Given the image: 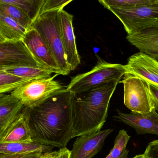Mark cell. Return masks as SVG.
Wrapping results in <instances>:
<instances>
[{
	"label": "cell",
	"instance_id": "ac0fdd59",
	"mask_svg": "<svg viewBox=\"0 0 158 158\" xmlns=\"http://www.w3.org/2000/svg\"><path fill=\"white\" fill-rule=\"evenodd\" d=\"M27 30L13 19L0 13V41H21Z\"/></svg>",
	"mask_w": 158,
	"mask_h": 158
},
{
	"label": "cell",
	"instance_id": "7a4b0ae2",
	"mask_svg": "<svg viewBox=\"0 0 158 158\" xmlns=\"http://www.w3.org/2000/svg\"><path fill=\"white\" fill-rule=\"evenodd\" d=\"M118 80H113L80 94L72 101L73 138L101 131L108 116L110 99Z\"/></svg>",
	"mask_w": 158,
	"mask_h": 158
},
{
	"label": "cell",
	"instance_id": "7402d4cb",
	"mask_svg": "<svg viewBox=\"0 0 158 158\" xmlns=\"http://www.w3.org/2000/svg\"><path fill=\"white\" fill-rule=\"evenodd\" d=\"M31 79H25L0 70V94L11 92L20 85Z\"/></svg>",
	"mask_w": 158,
	"mask_h": 158
},
{
	"label": "cell",
	"instance_id": "ffe728a7",
	"mask_svg": "<svg viewBox=\"0 0 158 158\" xmlns=\"http://www.w3.org/2000/svg\"><path fill=\"white\" fill-rule=\"evenodd\" d=\"M5 2L20 9L33 23L40 15L44 0H11Z\"/></svg>",
	"mask_w": 158,
	"mask_h": 158
},
{
	"label": "cell",
	"instance_id": "277c9868",
	"mask_svg": "<svg viewBox=\"0 0 158 158\" xmlns=\"http://www.w3.org/2000/svg\"><path fill=\"white\" fill-rule=\"evenodd\" d=\"M126 73L125 65L99 59L91 70L73 77L66 89L75 94L81 93L112 81L120 82Z\"/></svg>",
	"mask_w": 158,
	"mask_h": 158
},
{
	"label": "cell",
	"instance_id": "4316f807",
	"mask_svg": "<svg viewBox=\"0 0 158 158\" xmlns=\"http://www.w3.org/2000/svg\"><path fill=\"white\" fill-rule=\"evenodd\" d=\"M51 158H71V152L66 147L54 151Z\"/></svg>",
	"mask_w": 158,
	"mask_h": 158
},
{
	"label": "cell",
	"instance_id": "f546056e",
	"mask_svg": "<svg viewBox=\"0 0 158 158\" xmlns=\"http://www.w3.org/2000/svg\"><path fill=\"white\" fill-rule=\"evenodd\" d=\"M24 155H9L0 154V158H19Z\"/></svg>",
	"mask_w": 158,
	"mask_h": 158
},
{
	"label": "cell",
	"instance_id": "d6a6232c",
	"mask_svg": "<svg viewBox=\"0 0 158 158\" xmlns=\"http://www.w3.org/2000/svg\"><path fill=\"white\" fill-rule=\"evenodd\" d=\"M112 158L109 155H108L106 157V158Z\"/></svg>",
	"mask_w": 158,
	"mask_h": 158
},
{
	"label": "cell",
	"instance_id": "5bb4252c",
	"mask_svg": "<svg viewBox=\"0 0 158 158\" xmlns=\"http://www.w3.org/2000/svg\"><path fill=\"white\" fill-rule=\"evenodd\" d=\"M126 39L140 52L158 61V21L127 34Z\"/></svg>",
	"mask_w": 158,
	"mask_h": 158
},
{
	"label": "cell",
	"instance_id": "484cf974",
	"mask_svg": "<svg viewBox=\"0 0 158 158\" xmlns=\"http://www.w3.org/2000/svg\"><path fill=\"white\" fill-rule=\"evenodd\" d=\"M144 154L147 158H158V140L149 143Z\"/></svg>",
	"mask_w": 158,
	"mask_h": 158
},
{
	"label": "cell",
	"instance_id": "44dd1931",
	"mask_svg": "<svg viewBox=\"0 0 158 158\" xmlns=\"http://www.w3.org/2000/svg\"><path fill=\"white\" fill-rule=\"evenodd\" d=\"M0 13L13 19L27 30L32 25V21L25 13L16 6L6 2L4 0H0Z\"/></svg>",
	"mask_w": 158,
	"mask_h": 158
},
{
	"label": "cell",
	"instance_id": "4dcf8cb0",
	"mask_svg": "<svg viewBox=\"0 0 158 158\" xmlns=\"http://www.w3.org/2000/svg\"><path fill=\"white\" fill-rule=\"evenodd\" d=\"M129 150L126 149L125 151L123 152V153L122 154L121 156L118 158H128V154H129Z\"/></svg>",
	"mask_w": 158,
	"mask_h": 158
},
{
	"label": "cell",
	"instance_id": "9a60e30c",
	"mask_svg": "<svg viewBox=\"0 0 158 158\" xmlns=\"http://www.w3.org/2000/svg\"><path fill=\"white\" fill-rule=\"evenodd\" d=\"M24 108L21 102L10 93L0 97V142Z\"/></svg>",
	"mask_w": 158,
	"mask_h": 158
},
{
	"label": "cell",
	"instance_id": "603a6c76",
	"mask_svg": "<svg viewBox=\"0 0 158 158\" xmlns=\"http://www.w3.org/2000/svg\"><path fill=\"white\" fill-rule=\"evenodd\" d=\"M154 0H100L98 1L105 8H133L152 2Z\"/></svg>",
	"mask_w": 158,
	"mask_h": 158
},
{
	"label": "cell",
	"instance_id": "f1b7e54d",
	"mask_svg": "<svg viewBox=\"0 0 158 158\" xmlns=\"http://www.w3.org/2000/svg\"><path fill=\"white\" fill-rule=\"evenodd\" d=\"M43 154L40 153H31L23 155L19 158H41Z\"/></svg>",
	"mask_w": 158,
	"mask_h": 158
},
{
	"label": "cell",
	"instance_id": "6da1fadb",
	"mask_svg": "<svg viewBox=\"0 0 158 158\" xmlns=\"http://www.w3.org/2000/svg\"><path fill=\"white\" fill-rule=\"evenodd\" d=\"M74 93L64 89L32 108L24 107L33 143L62 148L73 138Z\"/></svg>",
	"mask_w": 158,
	"mask_h": 158
},
{
	"label": "cell",
	"instance_id": "ba28073f",
	"mask_svg": "<svg viewBox=\"0 0 158 158\" xmlns=\"http://www.w3.org/2000/svg\"><path fill=\"white\" fill-rule=\"evenodd\" d=\"M20 66L42 68L22 40L0 41V70Z\"/></svg>",
	"mask_w": 158,
	"mask_h": 158
},
{
	"label": "cell",
	"instance_id": "8992f818",
	"mask_svg": "<svg viewBox=\"0 0 158 158\" xmlns=\"http://www.w3.org/2000/svg\"><path fill=\"white\" fill-rule=\"evenodd\" d=\"M121 81L124 88V105L134 113L145 114L155 109L150 84L137 76L125 73Z\"/></svg>",
	"mask_w": 158,
	"mask_h": 158
},
{
	"label": "cell",
	"instance_id": "e0dca14e",
	"mask_svg": "<svg viewBox=\"0 0 158 158\" xmlns=\"http://www.w3.org/2000/svg\"><path fill=\"white\" fill-rule=\"evenodd\" d=\"M54 147L35 143L23 144L0 142V154L5 155H26L31 153H51Z\"/></svg>",
	"mask_w": 158,
	"mask_h": 158
},
{
	"label": "cell",
	"instance_id": "30bf717a",
	"mask_svg": "<svg viewBox=\"0 0 158 158\" xmlns=\"http://www.w3.org/2000/svg\"><path fill=\"white\" fill-rule=\"evenodd\" d=\"M126 73L133 74L150 85L158 87V61L144 53L131 56L125 65Z\"/></svg>",
	"mask_w": 158,
	"mask_h": 158
},
{
	"label": "cell",
	"instance_id": "cb8c5ba5",
	"mask_svg": "<svg viewBox=\"0 0 158 158\" xmlns=\"http://www.w3.org/2000/svg\"><path fill=\"white\" fill-rule=\"evenodd\" d=\"M131 138L127 131L121 130L119 131L115 141L113 148L109 155L112 158H118L126 150L127 143Z\"/></svg>",
	"mask_w": 158,
	"mask_h": 158
},
{
	"label": "cell",
	"instance_id": "4fadbf2b",
	"mask_svg": "<svg viewBox=\"0 0 158 158\" xmlns=\"http://www.w3.org/2000/svg\"><path fill=\"white\" fill-rule=\"evenodd\" d=\"M61 31L66 59L70 71L81 64L73 26V16L64 9L61 11Z\"/></svg>",
	"mask_w": 158,
	"mask_h": 158
},
{
	"label": "cell",
	"instance_id": "52a82bcc",
	"mask_svg": "<svg viewBox=\"0 0 158 158\" xmlns=\"http://www.w3.org/2000/svg\"><path fill=\"white\" fill-rule=\"evenodd\" d=\"M130 34L158 21V0L133 8L108 7Z\"/></svg>",
	"mask_w": 158,
	"mask_h": 158
},
{
	"label": "cell",
	"instance_id": "8fae6325",
	"mask_svg": "<svg viewBox=\"0 0 158 158\" xmlns=\"http://www.w3.org/2000/svg\"><path fill=\"white\" fill-rule=\"evenodd\" d=\"M117 112L114 119L133 128L137 135L150 134L158 136V113L156 109L145 114L125 113L118 110Z\"/></svg>",
	"mask_w": 158,
	"mask_h": 158
},
{
	"label": "cell",
	"instance_id": "83f0119b",
	"mask_svg": "<svg viewBox=\"0 0 158 158\" xmlns=\"http://www.w3.org/2000/svg\"><path fill=\"white\" fill-rule=\"evenodd\" d=\"M150 88L155 103V109L158 113V87L150 85Z\"/></svg>",
	"mask_w": 158,
	"mask_h": 158
},
{
	"label": "cell",
	"instance_id": "d4e9b609",
	"mask_svg": "<svg viewBox=\"0 0 158 158\" xmlns=\"http://www.w3.org/2000/svg\"><path fill=\"white\" fill-rule=\"evenodd\" d=\"M72 2V0H44L40 15L48 11L64 9L66 6Z\"/></svg>",
	"mask_w": 158,
	"mask_h": 158
},
{
	"label": "cell",
	"instance_id": "5b68a950",
	"mask_svg": "<svg viewBox=\"0 0 158 158\" xmlns=\"http://www.w3.org/2000/svg\"><path fill=\"white\" fill-rule=\"evenodd\" d=\"M33 79L26 82L10 92L26 108L35 106L56 93L66 88L55 78L58 76Z\"/></svg>",
	"mask_w": 158,
	"mask_h": 158
},
{
	"label": "cell",
	"instance_id": "7c38bea8",
	"mask_svg": "<svg viewBox=\"0 0 158 158\" xmlns=\"http://www.w3.org/2000/svg\"><path fill=\"white\" fill-rule=\"evenodd\" d=\"M112 129L79 136L73 144L71 158H92L100 152Z\"/></svg>",
	"mask_w": 158,
	"mask_h": 158
},
{
	"label": "cell",
	"instance_id": "836d02e7",
	"mask_svg": "<svg viewBox=\"0 0 158 158\" xmlns=\"http://www.w3.org/2000/svg\"><path fill=\"white\" fill-rule=\"evenodd\" d=\"M4 94H0V97H1V96H2Z\"/></svg>",
	"mask_w": 158,
	"mask_h": 158
},
{
	"label": "cell",
	"instance_id": "9c48e42d",
	"mask_svg": "<svg viewBox=\"0 0 158 158\" xmlns=\"http://www.w3.org/2000/svg\"><path fill=\"white\" fill-rule=\"evenodd\" d=\"M22 40L42 67L53 73L62 75L51 51L36 30L31 28L29 29Z\"/></svg>",
	"mask_w": 158,
	"mask_h": 158
},
{
	"label": "cell",
	"instance_id": "d6986e66",
	"mask_svg": "<svg viewBox=\"0 0 158 158\" xmlns=\"http://www.w3.org/2000/svg\"><path fill=\"white\" fill-rule=\"evenodd\" d=\"M1 70L25 79L50 77L53 73L43 68L31 66L17 67Z\"/></svg>",
	"mask_w": 158,
	"mask_h": 158
},
{
	"label": "cell",
	"instance_id": "1f68e13d",
	"mask_svg": "<svg viewBox=\"0 0 158 158\" xmlns=\"http://www.w3.org/2000/svg\"><path fill=\"white\" fill-rule=\"evenodd\" d=\"M133 158H147L145 154L144 153L143 154H142V155H138L137 156H135V157Z\"/></svg>",
	"mask_w": 158,
	"mask_h": 158
},
{
	"label": "cell",
	"instance_id": "3957f363",
	"mask_svg": "<svg viewBox=\"0 0 158 158\" xmlns=\"http://www.w3.org/2000/svg\"><path fill=\"white\" fill-rule=\"evenodd\" d=\"M56 9L39 15L31 28L36 30L54 58L62 75H68L70 70L66 59L61 31V11Z\"/></svg>",
	"mask_w": 158,
	"mask_h": 158
},
{
	"label": "cell",
	"instance_id": "2e32d148",
	"mask_svg": "<svg viewBox=\"0 0 158 158\" xmlns=\"http://www.w3.org/2000/svg\"><path fill=\"white\" fill-rule=\"evenodd\" d=\"M1 142L28 144L33 143L24 112L14 122Z\"/></svg>",
	"mask_w": 158,
	"mask_h": 158
}]
</instances>
